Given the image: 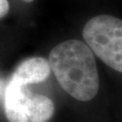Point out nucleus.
Returning a JSON list of instances; mask_svg holds the SVG:
<instances>
[{"instance_id": "1", "label": "nucleus", "mask_w": 122, "mask_h": 122, "mask_svg": "<svg viewBox=\"0 0 122 122\" xmlns=\"http://www.w3.org/2000/svg\"><path fill=\"white\" fill-rule=\"evenodd\" d=\"M49 65L61 87L80 101L92 100L99 92V74L92 50L79 40L57 44L50 52Z\"/></svg>"}, {"instance_id": "2", "label": "nucleus", "mask_w": 122, "mask_h": 122, "mask_svg": "<svg viewBox=\"0 0 122 122\" xmlns=\"http://www.w3.org/2000/svg\"><path fill=\"white\" fill-rule=\"evenodd\" d=\"M82 36L88 47L104 63L122 71V21L109 15H100L84 25Z\"/></svg>"}, {"instance_id": "3", "label": "nucleus", "mask_w": 122, "mask_h": 122, "mask_svg": "<svg viewBox=\"0 0 122 122\" xmlns=\"http://www.w3.org/2000/svg\"><path fill=\"white\" fill-rule=\"evenodd\" d=\"M51 73V68L46 59L34 57L22 61L12 75L13 80L23 86L44 81Z\"/></svg>"}, {"instance_id": "4", "label": "nucleus", "mask_w": 122, "mask_h": 122, "mask_svg": "<svg viewBox=\"0 0 122 122\" xmlns=\"http://www.w3.org/2000/svg\"><path fill=\"white\" fill-rule=\"evenodd\" d=\"M22 105L29 122H47L54 113V104L48 97L34 94L26 88L22 98Z\"/></svg>"}, {"instance_id": "5", "label": "nucleus", "mask_w": 122, "mask_h": 122, "mask_svg": "<svg viewBox=\"0 0 122 122\" xmlns=\"http://www.w3.org/2000/svg\"><path fill=\"white\" fill-rule=\"evenodd\" d=\"M26 86L11 79L5 94V111L9 122H29L25 115L22 98Z\"/></svg>"}, {"instance_id": "6", "label": "nucleus", "mask_w": 122, "mask_h": 122, "mask_svg": "<svg viewBox=\"0 0 122 122\" xmlns=\"http://www.w3.org/2000/svg\"><path fill=\"white\" fill-rule=\"evenodd\" d=\"M9 12V3L7 0H0V19L4 18Z\"/></svg>"}, {"instance_id": "7", "label": "nucleus", "mask_w": 122, "mask_h": 122, "mask_svg": "<svg viewBox=\"0 0 122 122\" xmlns=\"http://www.w3.org/2000/svg\"><path fill=\"white\" fill-rule=\"evenodd\" d=\"M23 1H25V2H26V3H32L34 0H23Z\"/></svg>"}]
</instances>
